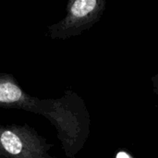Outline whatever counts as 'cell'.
Returning <instances> with one entry per match:
<instances>
[{
    "mask_svg": "<svg viewBox=\"0 0 158 158\" xmlns=\"http://www.w3.org/2000/svg\"><path fill=\"white\" fill-rule=\"evenodd\" d=\"M117 158H131V157H130L126 153H124V152H120V153H118V154Z\"/></svg>",
    "mask_w": 158,
    "mask_h": 158,
    "instance_id": "obj_3",
    "label": "cell"
},
{
    "mask_svg": "<svg viewBox=\"0 0 158 158\" xmlns=\"http://www.w3.org/2000/svg\"><path fill=\"white\" fill-rule=\"evenodd\" d=\"M96 4L95 0H76L69 6V17L82 19L94 9Z\"/></svg>",
    "mask_w": 158,
    "mask_h": 158,
    "instance_id": "obj_2",
    "label": "cell"
},
{
    "mask_svg": "<svg viewBox=\"0 0 158 158\" xmlns=\"http://www.w3.org/2000/svg\"><path fill=\"white\" fill-rule=\"evenodd\" d=\"M52 145L27 123L0 125V158H55Z\"/></svg>",
    "mask_w": 158,
    "mask_h": 158,
    "instance_id": "obj_1",
    "label": "cell"
}]
</instances>
